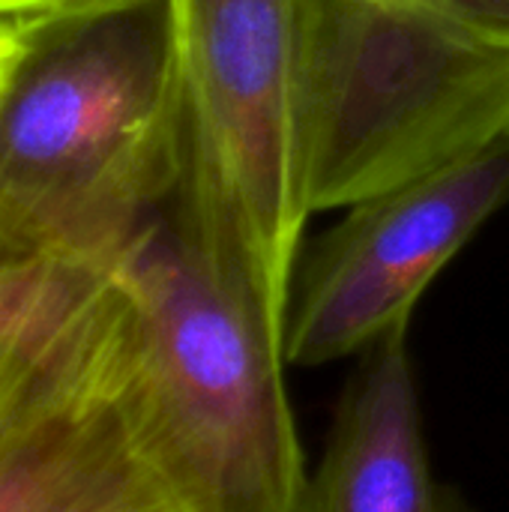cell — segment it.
Segmentation results:
<instances>
[{"label": "cell", "mask_w": 509, "mask_h": 512, "mask_svg": "<svg viewBox=\"0 0 509 512\" xmlns=\"http://www.w3.org/2000/svg\"><path fill=\"white\" fill-rule=\"evenodd\" d=\"M0 39V249L114 267L183 174L177 0H60Z\"/></svg>", "instance_id": "obj_1"}, {"label": "cell", "mask_w": 509, "mask_h": 512, "mask_svg": "<svg viewBox=\"0 0 509 512\" xmlns=\"http://www.w3.org/2000/svg\"><path fill=\"white\" fill-rule=\"evenodd\" d=\"M117 270L135 303L138 390L192 512H303L285 315L207 264L174 195Z\"/></svg>", "instance_id": "obj_2"}, {"label": "cell", "mask_w": 509, "mask_h": 512, "mask_svg": "<svg viewBox=\"0 0 509 512\" xmlns=\"http://www.w3.org/2000/svg\"><path fill=\"white\" fill-rule=\"evenodd\" d=\"M309 213L354 207L509 141V39L429 0H297Z\"/></svg>", "instance_id": "obj_3"}, {"label": "cell", "mask_w": 509, "mask_h": 512, "mask_svg": "<svg viewBox=\"0 0 509 512\" xmlns=\"http://www.w3.org/2000/svg\"><path fill=\"white\" fill-rule=\"evenodd\" d=\"M183 174L177 213L207 264L288 315L306 219L297 0H177Z\"/></svg>", "instance_id": "obj_4"}, {"label": "cell", "mask_w": 509, "mask_h": 512, "mask_svg": "<svg viewBox=\"0 0 509 512\" xmlns=\"http://www.w3.org/2000/svg\"><path fill=\"white\" fill-rule=\"evenodd\" d=\"M509 201V141L423 180L348 207L297 258L288 366H324L366 351L411 312L432 279Z\"/></svg>", "instance_id": "obj_5"}, {"label": "cell", "mask_w": 509, "mask_h": 512, "mask_svg": "<svg viewBox=\"0 0 509 512\" xmlns=\"http://www.w3.org/2000/svg\"><path fill=\"white\" fill-rule=\"evenodd\" d=\"M138 381V321L114 267L0 249V462Z\"/></svg>", "instance_id": "obj_6"}, {"label": "cell", "mask_w": 509, "mask_h": 512, "mask_svg": "<svg viewBox=\"0 0 509 512\" xmlns=\"http://www.w3.org/2000/svg\"><path fill=\"white\" fill-rule=\"evenodd\" d=\"M408 327L360 351L303 512H465L429 465Z\"/></svg>", "instance_id": "obj_7"}, {"label": "cell", "mask_w": 509, "mask_h": 512, "mask_svg": "<svg viewBox=\"0 0 509 512\" xmlns=\"http://www.w3.org/2000/svg\"><path fill=\"white\" fill-rule=\"evenodd\" d=\"M0 512H192L138 381L0 462Z\"/></svg>", "instance_id": "obj_8"}, {"label": "cell", "mask_w": 509, "mask_h": 512, "mask_svg": "<svg viewBox=\"0 0 509 512\" xmlns=\"http://www.w3.org/2000/svg\"><path fill=\"white\" fill-rule=\"evenodd\" d=\"M462 21H471L480 30L509 39V0H429Z\"/></svg>", "instance_id": "obj_9"}, {"label": "cell", "mask_w": 509, "mask_h": 512, "mask_svg": "<svg viewBox=\"0 0 509 512\" xmlns=\"http://www.w3.org/2000/svg\"><path fill=\"white\" fill-rule=\"evenodd\" d=\"M60 0H0V24H9V21H18L24 15H33L45 6H54Z\"/></svg>", "instance_id": "obj_10"}, {"label": "cell", "mask_w": 509, "mask_h": 512, "mask_svg": "<svg viewBox=\"0 0 509 512\" xmlns=\"http://www.w3.org/2000/svg\"><path fill=\"white\" fill-rule=\"evenodd\" d=\"M0 42H3V39H0Z\"/></svg>", "instance_id": "obj_11"}]
</instances>
